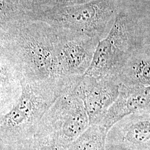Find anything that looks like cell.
I'll list each match as a JSON object with an SVG mask.
<instances>
[{
	"label": "cell",
	"instance_id": "6da1fadb",
	"mask_svg": "<svg viewBox=\"0 0 150 150\" xmlns=\"http://www.w3.org/2000/svg\"><path fill=\"white\" fill-rule=\"evenodd\" d=\"M56 46V27L41 21L22 19L5 31L0 50L20 77L43 81L61 77Z\"/></svg>",
	"mask_w": 150,
	"mask_h": 150
},
{
	"label": "cell",
	"instance_id": "7a4b0ae2",
	"mask_svg": "<svg viewBox=\"0 0 150 150\" xmlns=\"http://www.w3.org/2000/svg\"><path fill=\"white\" fill-rule=\"evenodd\" d=\"M82 76H61L43 81L20 77L21 93L16 103L0 116V139L6 146L33 136L44 115L62 95L72 90Z\"/></svg>",
	"mask_w": 150,
	"mask_h": 150
},
{
	"label": "cell",
	"instance_id": "3957f363",
	"mask_svg": "<svg viewBox=\"0 0 150 150\" xmlns=\"http://www.w3.org/2000/svg\"><path fill=\"white\" fill-rule=\"evenodd\" d=\"M150 47L149 12L118 8L112 27L98 43L91 64L84 75H116L129 56Z\"/></svg>",
	"mask_w": 150,
	"mask_h": 150
},
{
	"label": "cell",
	"instance_id": "277c9868",
	"mask_svg": "<svg viewBox=\"0 0 150 150\" xmlns=\"http://www.w3.org/2000/svg\"><path fill=\"white\" fill-rule=\"evenodd\" d=\"M118 8L117 0H93L55 7L38 21L83 33L100 41L107 36L112 27Z\"/></svg>",
	"mask_w": 150,
	"mask_h": 150
},
{
	"label": "cell",
	"instance_id": "5b68a950",
	"mask_svg": "<svg viewBox=\"0 0 150 150\" xmlns=\"http://www.w3.org/2000/svg\"><path fill=\"white\" fill-rule=\"evenodd\" d=\"M74 88L56 100L44 115L35 134L48 137L62 149L75 141L90 126L83 102Z\"/></svg>",
	"mask_w": 150,
	"mask_h": 150
},
{
	"label": "cell",
	"instance_id": "8992f818",
	"mask_svg": "<svg viewBox=\"0 0 150 150\" xmlns=\"http://www.w3.org/2000/svg\"><path fill=\"white\" fill-rule=\"evenodd\" d=\"M56 28L57 57L60 75H84L91 64L99 41L83 33Z\"/></svg>",
	"mask_w": 150,
	"mask_h": 150
},
{
	"label": "cell",
	"instance_id": "52a82bcc",
	"mask_svg": "<svg viewBox=\"0 0 150 150\" xmlns=\"http://www.w3.org/2000/svg\"><path fill=\"white\" fill-rule=\"evenodd\" d=\"M120 85L116 75L82 76L74 91L83 102L90 125L101 121L108 108L118 96Z\"/></svg>",
	"mask_w": 150,
	"mask_h": 150
},
{
	"label": "cell",
	"instance_id": "ba28073f",
	"mask_svg": "<svg viewBox=\"0 0 150 150\" xmlns=\"http://www.w3.org/2000/svg\"><path fill=\"white\" fill-rule=\"evenodd\" d=\"M106 145L150 150V111L131 114L113 125L107 132Z\"/></svg>",
	"mask_w": 150,
	"mask_h": 150
},
{
	"label": "cell",
	"instance_id": "9c48e42d",
	"mask_svg": "<svg viewBox=\"0 0 150 150\" xmlns=\"http://www.w3.org/2000/svg\"><path fill=\"white\" fill-rule=\"evenodd\" d=\"M150 111V86L121 84L118 96L98 123L108 131L118 121L132 113Z\"/></svg>",
	"mask_w": 150,
	"mask_h": 150
},
{
	"label": "cell",
	"instance_id": "30bf717a",
	"mask_svg": "<svg viewBox=\"0 0 150 150\" xmlns=\"http://www.w3.org/2000/svg\"><path fill=\"white\" fill-rule=\"evenodd\" d=\"M150 47L132 54L116 76L120 83L129 86H150Z\"/></svg>",
	"mask_w": 150,
	"mask_h": 150
},
{
	"label": "cell",
	"instance_id": "8fae6325",
	"mask_svg": "<svg viewBox=\"0 0 150 150\" xmlns=\"http://www.w3.org/2000/svg\"><path fill=\"white\" fill-rule=\"evenodd\" d=\"M21 90L18 72L0 50V116L16 103Z\"/></svg>",
	"mask_w": 150,
	"mask_h": 150
},
{
	"label": "cell",
	"instance_id": "7c38bea8",
	"mask_svg": "<svg viewBox=\"0 0 150 150\" xmlns=\"http://www.w3.org/2000/svg\"><path fill=\"white\" fill-rule=\"evenodd\" d=\"M108 131L100 124L90 125L75 141L62 150H106Z\"/></svg>",
	"mask_w": 150,
	"mask_h": 150
},
{
	"label": "cell",
	"instance_id": "4fadbf2b",
	"mask_svg": "<svg viewBox=\"0 0 150 150\" xmlns=\"http://www.w3.org/2000/svg\"><path fill=\"white\" fill-rule=\"evenodd\" d=\"M8 150H62L47 136L35 134L15 144L6 146Z\"/></svg>",
	"mask_w": 150,
	"mask_h": 150
},
{
	"label": "cell",
	"instance_id": "5bb4252c",
	"mask_svg": "<svg viewBox=\"0 0 150 150\" xmlns=\"http://www.w3.org/2000/svg\"><path fill=\"white\" fill-rule=\"evenodd\" d=\"M23 19L17 0H0V27L5 31Z\"/></svg>",
	"mask_w": 150,
	"mask_h": 150
},
{
	"label": "cell",
	"instance_id": "9a60e30c",
	"mask_svg": "<svg viewBox=\"0 0 150 150\" xmlns=\"http://www.w3.org/2000/svg\"><path fill=\"white\" fill-rule=\"evenodd\" d=\"M106 150H134L130 149L127 147H125L120 146L116 145H106Z\"/></svg>",
	"mask_w": 150,
	"mask_h": 150
},
{
	"label": "cell",
	"instance_id": "2e32d148",
	"mask_svg": "<svg viewBox=\"0 0 150 150\" xmlns=\"http://www.w3.org/2000/svg\"><path fill=\"white\" fill-rule=\"evenodd\" d=\"M6 145L0 139V150H4L5 149Z\"/></svg>",
	"mask_w": 150,
	"mask_h": 150
},
{
	"label": "cell",
	"instance_id": "e0dca14e",
	"mask_svg": "<svg viewBox=\"0 0 150 150\" xmlns=\"http://www.w3.org/2000/svg\"><path fill=\"white\" fill-rule=\"evenodd\" d=\"M7 150V147H6V146L5 149V150Z\"/></svg>",
	"mask_w": 150,
	"mask_h": 150
}]
</instances>
